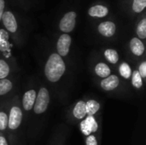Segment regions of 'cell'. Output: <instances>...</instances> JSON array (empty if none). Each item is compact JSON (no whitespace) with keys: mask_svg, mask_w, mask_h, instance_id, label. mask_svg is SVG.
Returning <instances> with one entry per match:
<instances>
[{"mask_svg":"<svg viewBox=\"0 0 146 145\" xmlns=\"http://www.w3.org/2000/svg\"><path fill=\"white\" fill-rule=\"evenodd\" d=\"M36 97H37V93L35 90H33V89L28 90L24 93L23 97H22V107L24 110L28 112L33 109Z\"/></svg>","mask_w":146,"mask_h":145,"instance_id":"ba28073f","label":"cell"},{"mask_svg":"<svg viewBox=\"0 0 146 145\" xmlns=\"http://www.w3.org/2000/svg\"><path fill=\"white\" fill-rule=\"evenodd\" d=\"M119 85H120V79L118 76L115 74H110V76L104 78L100 83L102 89L107 91L115 90L119 86Z\"/></svg>","mask_w":146,"mask_h":145,"instance_id":"30bf717a","label":"cell"},{"mask_svg":"<svg viewBox=\"0 0 146 145\" xmlns=\"http://www.w3.org/2000/svg\"><path fill=\"white\" fill-rule=\"evenodd\" d=\"M132 85L136 89H140L143 86V79L141 78L140 74L139 73L138 70L133 72L132 75Z\"/></svg>","mask_w":146,"mask_h":145,"instance_id":"d6986e66","label":"cell"},{"mask_svg":"<svg viewBox=\"0 0 146 145\" xmlns=\"http://www.w3.org/2000/svg\"><path fill=\"white\" fill-rule=\"evenodd\" d=\"M139 73L140 74L142 79H145L146 78V62H142L141 64L139 67V70H138Z\"/></svg>","mask_w":146,"mask_h":145,"instance_id":"cb8c5ba5","label":"cell"},{"mask_svg":"<svg viewBox=\"0 0 146 145\" xmlns=\"http://www.w3.org/2000/svg\"><path fill=\"white\" fill-rule=\"evenodd\" d=\"M13 88V84L9 79H0V96L9 93Z\"/></svg>","mask_w":146,"mask_h":145,"instance_id":"ac0fdd59","label":"cell"},{"mask_svg":"<svg viewBox=\"0 0 146 145\" xmlns=\"http://www.w3.org/2000/svg\"><path fill=\"white\" fill-rule=\"evenodd\" d=\"M136 33L138 35V38L140 40L146 38V18L145 16L139 21L136 28Z\"/></svg>","mask_w":146,"mask_h":145,"instance_id":"9a60e30c","label":"cell"},{"mask_svg":"<svg viewBox=\"0 0 146 145\" xmlns=\"http://www.w3.org/2000/svg\"><path fill=\"white\" fill-rule=\"evenodd\" d=\"M119 72L121 76H122V78L128 79H130L131 75H132V70L130 66L127 63V62H123L121 64L120 68H119Z\"/></svg>","mask_w":146,"mask_h":145,"instance_id":"ffe728a7","label":"cell"},{"mask_svg":"<svg viewBox=\"0 0 146 145\" xmlns=\"http://www.w3.org/2000/svg\"><path fill=\"white\" fill-rule=\"evenodd\" d=\"M22 111L19 106L14 105L10 109L9 115H8V127L14 131L19 128L22 121Z\"/></svg>","mask_w":146,"mask_h":145,"instance_id":"277c9868","label":"cell"},{"mask_svg":"<svg viewBox=\"0 0 146 145\" xmlns=\"http://www.w3.org/2000/svg\"><path fill=\"white\" fill-rule=\"evenodd\" d=\"M77 13L74 10H70L65 13L59 21V30L63 33H69L74 31L76 26Z\"/></svg>","mask_w":146,"mask_h":145,"instance_id":"3957f363","label":"cell"},{"mask_svg":"<svg viewBox=\"0 0 146 145\" xmlns=\"http://www.w3.org/2000/svg\"><path fill=\"white\" fill-rule=\"evenodd\" d=\"M66 71V65L62 56L57 53H52L49 56L45 66L44 75L51 83H56L60 80Z\"/></svg>","mask_w":146,"mask_h":145,"instance_id":"6da1fadb","label":"cell"},{"mask_svg":"<svg viewBox=\"0 0 146 145\" xmlns=\"http://www.w3.org/2000/svg\"><path fill=\"white\" fill-rule=\"evenodd\" d=\"M95 73H96V74L98 77L104 79V78H106V77H108V76L110 75L111 71H110V67L106 63H104V62H99L95 67Z\"/></svg>","mask_w":146,"mask_h":145,"instance_id":"4fadbf2b","label":"cell"},{"mask_svg":"<svg viewBox=\"0 0 146 145\" xmlns=\"http://www.w3.org/2000/svg\"><path fill=\"white\" fill-rule=\"evenodd\" d=\"M4 9H5V1L0 0V21L2 20V16L4 12Z\"/></svg>","mask_w":146,"mask_h":145,"instance_id":"d4e9b609","label":"cell"},{"mask_svg":"<svg viewBox=\"0 0 146 145\" xmlns=\"http://www.w3.org/2000/svg\"><path fill=\"white\" fill-rule=\"evenodd\" d=\"M50 103V93L45 87H41L36 97L35 103L33 106V111L36 115L44 114Z\"/></svg>","mask_w":146,"mask_h":145,"instance_id":"7a4b0ae2","label":"cell"},{"mask_svg":"<svg viewBox=\"0 0 146 145\" xmlns=\"http://www.w3.org/2000/svg\"><path fill=\"white\" fill-rule=\"evenodd\" d=\"M86 115L93 116L97 114L100 109V104L96 100H89L86 103Z\"/></svg>","mask_w":146,"mask_h":145,"instance_id":"5bb4252c","label":"cell"},{"mask_svg":"<svg viewBox=\"0 0 146 145\" xmlns=\"http://www.w3.org/2000/svg\"><path fill=\"white\" fill-rule=\"evenodd\" d=\"M129 46H130L131 52L136 56H141L145 53V44L142 42V40H140L138 38H133L130 40Z\"/></svg>","mask_w":146,"mask_h":145,"instance_id":"8fae6325","label":"cell"},{"mask_svg":"<svg viewBox=\"0 0 146 145\" xmlns=\"http://www.w3.org/2000/svg\"><path fill=\"white\" fill-rule=\"evenodd\" d=\"M72 44V38L68 33H62L57 39L56 42V50L57 54L63 57L67 56L69 53L70 46Z\"/></svg>","mask_w":146,"mask_h":145,"instance_id":"5b68a950","label":"cell"},{"mask_svg":"<svg viewBox=\"0 0 146 145\" xmlns=\"http://www.w3.org/2000/svg\"><path fill=\"white\" fill-rule=\"evenodd\" d=\"M0 145H9L6 138L3 135H0Z\"/></svg>","mask_w":146,"mask_h":145,"instance_id":"484cf974","label":"cell"},{"mask_svg":"<svg viewBox=\"0 0 146 145\" xmlns=\"http://www.w3.org/2000/svg\"><path fill=\"white\" fill-rule=\"evenodd\" d=\"M73 115L77 120H83L86 116V102L79 101L73 110Z\"/></svg>","mask_w":146,"mask_h":145,"instance_id":"7c38bea8","label":"cell"},{"mask_svg":"<svg viewBox=\"0 0 146 145\" xmlns=\"http://www.w3.org/2000/svg\"><path fill=\"white\" fill-rule=\"evenodd\" d=\"M8 127V115L4 111H0V132H3Z\"/></svg>","mask_w":146,"mask_h":145,"instance_id":"7402d4cb","label":"cell"},{"mask_svg":"<svg viewBox=\"0 0 146 145\" xmlns=\"http://www.w3.org/2000/svg\"><path fill=\"white\" fill-rule=\"evenodd\" d=\"M109 8L104 4H95L89 8L88 15L92 18H104L109 15Z\"/></svg>","mask_w":146,"mask_h":145,"instance_id":"9c48e42d","label":"cell"},{"mask_svg":"<svg viewBox=\"0 0 146 145\" xmlns=\"http://www.w3.org/2000/svg\"><path fill=\"white\" fill-rule=\"evenodd\" d=\"M86 145H98L97 137L95 135H89L86 139Z\"/></svg>","mask_w":146,"mask_h":145,"instance_id":"603a6c76","label":"cell"},{"mask_svg":"<svg viewBox=\"0 0 146 145\" xmlns=\"http://www.w3.org/2000/svg\"><path fill=\"white\" fill-rule=\"evenodd\" d=\"M1 21H3L4 27L8 32H9L10 33H15L17 32L18 30L17 20L14 13L10 9L4 10Z\"/></svg>","mask_w":146,"mask_h":145,"instance_id":"8992f818","label":"cell"},{"mask_svg":"<svg viewBox=\"0 0 146 145\" xmlns=\"http://www.w3.org/2000/svg\"><path fill=\"white\" fill-rule=\"evenodd\" d=\"M104 57L111 63V64H116L119 61V54L115 50L113 49H107L104 52Z\"/></svg>","mask_w":146,"mask_h":145,"instance_id":"2e32d148","label":"cell"},{"mask_svg":"<svg viewBox=\"0 0 146 145\" xmlns=\"http://www.w3.org/2000/svg\"><path fill=\"white\" fill-rule=\"evenodd\" d=\"M98 32L103 37L112 38L116 32V25L111 21H102L98 26Z\"/></svg>","mask_w":146,"mask_h":145,"instance_id":"52a82bcc","label":"cell"},{"mask_svg":"<svg viewBox=\"0 0 146 145\" xmlns=\"http://www.w3.org/2000/svg\"><path fill=\"white\" fill-rule=\"evenodd\" d=\"M146 7V0H133L131 9L135 14L142 13Z\"/></svg>","mask_w":146,"mask_h":145,"instance_id":"e0dca14e","label":"cell"},{"mask_svg":"<svg viewBox=\"0 0 146 145\" xmlns=\"http://www.w3.org/2000/svg\"><path fill=\"white\" fill-rule=\"evenodd\" d=\"M9 74V66L3 59H0V79H6Z\"/></svg>","mask_w":146,"mask_h":145,"instance_id":"44dd1931","label":"cell"}]
</instances>
